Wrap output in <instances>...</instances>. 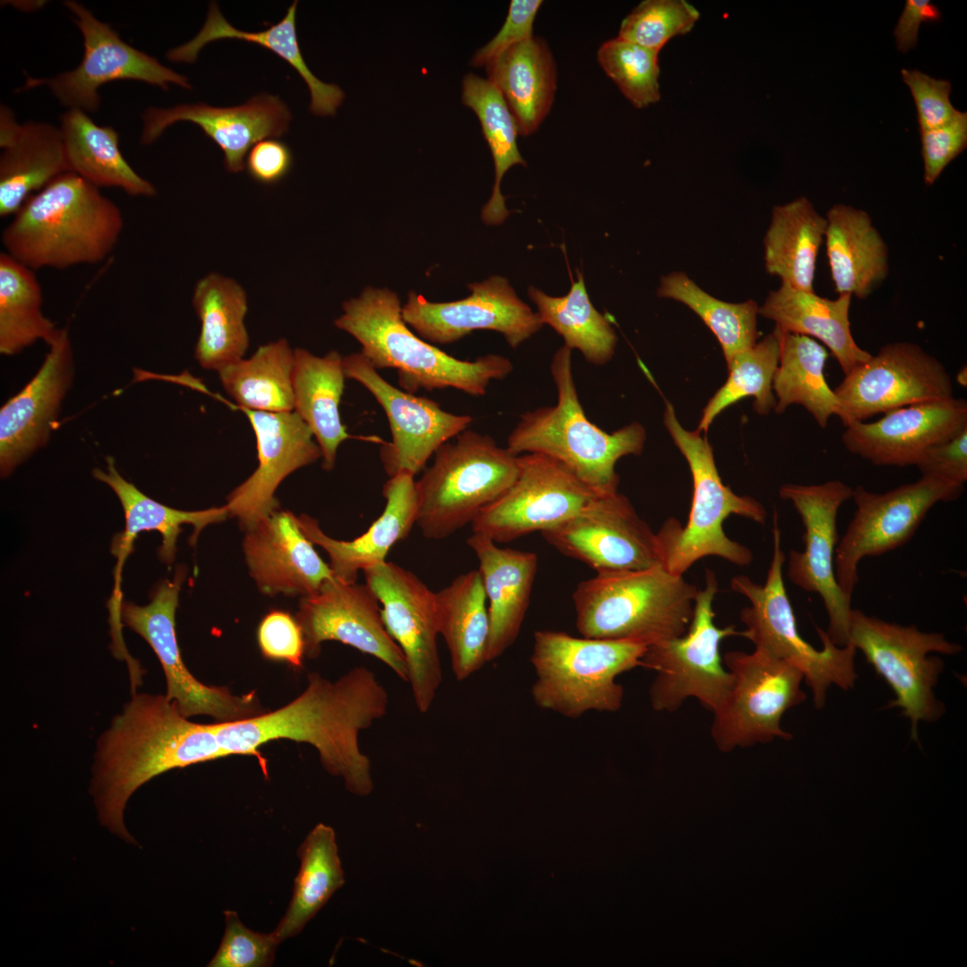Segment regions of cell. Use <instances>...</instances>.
Here are the masks:
<instances>
[{
	"instance_id": "cell-1",
	"label": "cell",
	"mask_w": 967,
	"mask_h": 967,
	"mask_svg": "<svg viewBox=\"0 0 967 967\" xmlns=\"http://www.w3.org/2000/svg\"><path fill=\"white\" fill-rule=\"evenodd\" d=\"M307 681L298 697L278 709L242 721L213 723L220 748L227 757H255L267 778V760L260 747L278 740L307 743L317 750L324 769L343 779L349 792L369 795L373 790L371 760L361 750L359 734L387 714V689L365 666H356L336 680L311 672Z\"/></svg>"
},
{
	"instance_id": "cell-2",
	"label": "cell",
	"mask_w": 967,
	"mask_h": 967,
	"mask_svg": "<svg viewBox=\"0 0 967 967\" xmlns=\"http://www.w3.org/2000/svg\"><path fill=\"white\" fill-rule=\"evenodd\" d=\"M226 757L213 723L191 721L166 695L133 693L98 740L90 790L100 823L135 843L124 812L138 788L167 771Z\"/></svg>"
},
{
	"instance_id": "cell-3",
	"label": "cell",
	"mask_w": 967,
	"mask_h": 967,
	"mask_svg": "<svg viewBox=\"0 0 967 967\" xmlns=\"http://www.w3.org/2000/svg\"><path fill=\"white\" fill-rule=\"evenodd\" d=\"M119 207L73 172L32 194L2 232L4 252L33 270L96 264L116 246Z\"/></svg>"
},
{
	"instance_id": "cell-4",
	"label": "cell",
	"mask_w": 967,
	"mask_h": 967,
	"mask_svg": "<svg viewBox=\"0 0 967 967\" xmlns=\"http://www.w3.org/2000/svg\"><path fill=\"white\" fill-rule=\"evenodd\" d=\"M342 309L335 326L359 342L360 353L376 370L396 369L398 384L407 392L453 388L480 397L492 381L503 380L513 370L510 360L500 355L460 360L423 340L405 322L397 294L387 288L369 287Z\"/></svg>"
},
{
	"instance_id": "cell-5",
	"label": "cell",
	"mask_w": 967,
	"mask_h": 967,
	"mask_svg": "<svg viewBox=\"0 0 967 967\" xmlns=\"http://www.w3.org/2000/svg\"><path fill=\"white\" fill-rule=\"evenodd\" d=\"M571 351L562 346L552 359L556 404L522 414L508 437L507 449L516 456H548L598 494L616 492L620 483L616 464L624 456L642 453L646 432L633 422L608 433L586 417L575 384Z\"/></svg>"
},
{
	"instance_id": "cell-6",
	"label": "cell",
	"mask_w": 967,
	"mask_h": 967,
	"mask_svg": "<svg viewBox=\"0 0 967 967\" xmlns=\"http://www.w3.org/2000/svg\"><path fill=\"white\" fill-rule=\"evenodd\" d=\"M698 588L654 567L596 574L578 584L572 600L582 637L646 646L684 635Z\"/></svg>"
},
{
	"instance_id": "cell-7",
	"label": "cell",
	"mask_w": 967,
	"mask_h": 967,
	"mask_svg": "<svg viewBox=\"0 0 967 967\" xmlns=\"http://www.w3.org/2000/svg\"><path fill=\"white\" fill-rule=\"evenodd\" d=\"M663 424L674 444L686 458L693 480V497L685 525L669 518L655 533L660 565L683 576L697 561L716 556L744 567L753 560L751 551L729 538L723 527L731 515L764 524L766 511L750 496H740L723 484L715 462L712 446L701 432L686 430L677 419L672 403L665 400Z\"/></svg>"
},
{
	"instance_id": "cell-8",
	"label": "cell",
	"mask_w": 967,
	"mask_h": 967,
	"mask_svg": "<svg viewBox=\"0 0 967 967\" xmlns=\"http://www.w3.org/2000/svg\"><path fill=\"white\" fill-rule=\"evenodd\" d=\"M646 646L637 641L536 630L530 657L535 674L533 700L541 709L572 719L589 711L617 712L624 690L616 679L641 666Z\"/></svg>"
},
{
	"instance_id": "cell-9",
	"label": "cell",
	"mask_w": 967,
	"mask_h": 967,
	"mask_svg": "<svg viewBox=\"0 0 967 967\" xmlns=\"http://www.w3.org/2000/svg\"><path fill=\"white\" fill-rule=\"evenodd\" d=\"M785 560L774 512L773 556L765 584L758 585L745 575L735 576L731 580L732 590L748 598L750 603L740 613L746 627L741 636L750 640L755 649L798 668L813 693L816 707L822 709L832 685L844 690L853 688L858 677L854 666L857 649L850 644L835 645L826 631L818 627L821 650L802 638L783 578Z\"/></svg>"
},
{
	"instance_id": "cell-10",
	"label": "cell",
	"mask_w": 967,
	"mask_h": 967,
	"mask_svg": "<svg viewBox=\"0 0 967 967\" xmlns=\"http://www.w3.org/2000/svg\"><path fill=\"white\" fill-rule=\"evenodd\" d=\"M518 474V456L487 434L463 431L439 448L415 481L416 526L426 539L448 538L501 497Z\"/></svg>"
},
{
	"instance_id": "cell-11",
	"label": "cell",
	"mask_w": 967,
	"mask_h": 967,
	"mask_svg": "<svg viewBox=\"0 0 967 967\" xmlns=\"http://www.w3.org/2000/svg\"><path fill=\"white\" fill-rule=\"evenodd\" d=\"M717 592L716 577L707 569L687 632L646 646L641 666L656 673L649 688L654 710L674 712L689 697L697 698L714 714L724 705L732 679L723 665L720 646L724 638L741 636V632L734 625L715 626L713 603Z\"/></svg>"
},
{
	"instance_id": "cell-12",
	"label": "cell",
	"mask_w": 967,
	"mask_h": 967,
	"mask_svg": "<svg viewBox=\"0 0 967 967\" xmlns=\"http://www.w3.org/2000/svg\"><path fill=\"white\" fill-rule=\"evenodd\" d=\"M848 644L864 654L893 689L895 698L885 708L902 709L911 721V739L919 743V723L937 721L945 713L933 690L944 663L929 654L956 655L963 646L940 632L887 622L857 609L851 612Z\"/></svg>"
},
{
	"instance_id": "cell-13",
	"label": "cell",
	"mask_w": 967,
	"mask_h": 967,
	"mask_svg": "<svg viewBox=\"0 0 967 967\" xmlns=\"http://www.w3.org/2000/svg\"><path fill=\"white\" fill-rule=\"evenodd\" d=\"M723 661L732 683L724 705L714 714L711 734L716 747L727 752L776 737L790 740L781 719L806 699L800 688L802 672L757 649L729 651Z\"/></svg>"
},
{
	"instance_id": "cell-14",
	"label": "cell",
	"mask_w": 967,
	"mask_h": 967,
	"mask_svg": "<svg viewBox=\"0 0 967 967\" xmlns=\"http://www.w3.org/2000/svg\"><path fill=\"white\" fill-rule=\"evenodd\" d=\"M184 576L180 569L173 580L161 582L147 605L122 601L121 621L141 636L156 654L166 677V697L184 716L208 715L217 723H227L265 713L255 690L234 695L227 687L201 682L185 666L175 631V612Z\"/></svg>"
},
{
	"instance_id": "cell-15",
	"label": "cell",
	"mask_w": 967,
	"mask_h": 967,
	"mask_svg": "<svg viewBox=\"0 0 967 967\" xmlns=\"http://www.w3.org/2000/svg\"><path fill=\"white\" fill-rule=\"evenodd\" d=\"M963 492L964 485L924 476L883 493L856 486L851 497L856 510L834 556L835 578L844 594L851 597L863 558L902 546L934 505L955 501Z\"/></svg>"
},
{
	"instance_id": "cell-16",
	"label": "cell",
	"mask_w": 967,
	"mask_h": 967,
	"mask_svg": "<svg viewBox=\"0 0 967 967\" xmlns=\"http://www.w3.org/2000/svg\"><path fill=\"white\" fill-rule=\"evenodd\" d=\"M511 486L470 524L473 533L508 543L568 520L598 494L566 466L540 453L518 455Z\"/></svg>"
},
{
	"instance_id": "cell-17",
	"label": "cell",
	"mask_w": 967,
	"mask_h": 967,
	"mask_svg": "<svg viewBox=\"0 0 967 967\" xmlns=\"http://www.w3.org/2000/svg\"><path fill=\"white\" fill-rule=\"evenodd\" d=\"M363 572L381 604L385 628L405 656L414 703L426 714L442 681L435 593L415 574L390 561Z\"/></svg>"
},
{
	"instance_id": "cell-18",
	"label": "cell",
	"mask_w": 967,
	"mask_h": 967,
	"mask_svg": "<svg viewBox=\"0 0 967 967\" xmlns=\"http://www.w3.org/2000/svg\"><path fill=\"white\" fill-rule=\"evenodd\" d=\"M853 489L838 479L820 484H784L779 490L804 526V550H791L787 576L801 589L820 595L828 616L826 633L837 646L848 645L851 600L835 578L834 556L839 542L837 515L852 497Z\"/></svg>"
},
{
	"instance_id": "cell-19",
	"label": "cell",
	"mask_w": 967,
	"mask_h": 967,
	"mask_svg": "<svg viewBox=\"0 0 967 967\" xmlns=\"http://www.w3.org/2000/svg\"><path fill=\"white\" fill-rule=\"evenodd\" d=\"M83 38V56L73 70L52 78L26 76L22 90L45 85L69 109L96 112L100 104L98 89L117 80H133L167 90L169 84L186 90V76L161 64L155 57L125 43L111 27L98 21L81 4L65 1Z\"/></svg>"
},
{
	"instance_id": "cell-20",
	"label": "cell",
	"mask_w": 967,
	"mask_h": 967,
	"mask_svg": "<svg viewBox=\"0 0 967 967\" xmlns=\"http://www.w3.org/2000/svg\"><path fill=\"white\" fill-rule=\"evenodd\" d=\"M834 391L844 426L909 405L954 397L952 379L943 364L908 341L883 346L845 375Z\"/></svg>"
},
{
	"instance_id": "cell-21",
	"label": "cell",
	"mask_w": 967,
	"mask_h": 967,
	"mask_svg": "<svg viewBox=\"0 0 967 967\" xmlns=\"http://www.w3.org/2000/svg\"><path fill=\"white\" fill-rule=\"evenodd\" d=\"M541 535L558 552L584 562L596 574L660 564L655 533L619 492L598 495L573 517Z\"/></svg>"
},
{
	"instance_id": "cell-22",
	"label": "cell",
	"mask_w": 967,
	"mask_h": 967,
	"mask_svg": "<svg viewBox=\"0 0 967 967\" xmlns=\"http://www.w3.org/2000/svg\"><path fill=\"white\" fill-rule=\"evenodd\" d=\"M346 378L365 388L389 420L391 441L380 450L389 477L406 472L416 475L444 443L468 429L473 418L443 410L427 398L402 390L387 381L361 353L343 356Z\"/></svg>"
},
{
	"instance_id": "cell-23",
	"label": "cell",
	"mask_w": 967,
	"mask_h": 967,
	"mask_svg": "<svg viewBox=\"0 0 967 967\" xmlns=\"http://www.w3.org/2000/svg\"><path fill=\"white\" fill-rule=\"evenodd\" d=\"M379 603L366 584L335 578L316 593L303 596L295 618L303 630L305 655L314 658L323 642L338 641L373 656L407 682L405 656L385 628Z\"/></svg>"
},
{
	"instance_id": "cell-24",
	"label": "cell",
	"mask_w": 967,
	"mask_h": 967,
	"mask_svg": "<svg viewBox=\"0 0 967 967\" xmlns=\"http://www.w3.org/2000/svg\"><path fill=\"white\" fill-rule=\"evenodd\" d=\"M470 295L452 302L433 303L413 291L402 306V317L423 338L437 344L454 343L475 330L500 332L512 348L543 325L538 313L518 298L507 278L493 276L469 284Z\"/></svg>"
},
{
	"instance_id": "cell-25",
	"label": "cell",
	"mask_w": 967,
	"mask_h": 967,
	"mask_svg": "<svg viewBox=\"0 0 967 967\" xmlns=\"http://www.w3.org/2000/svg\"><path fill=\"white\" fill-rule=\"evenodd\" d=\"M256 438L259 465L227 496L228 514L247 530L279 509L274 494L291 473L321 458L313 434L295 412L243 409Z\"/></svg>"
},
{
	"instance_id": "cell-26",
	"label": "cell",
	"mask_w": 967,
	"mask_h": 967,
	"mask_svg": "<svg viewBox=\"0 0 967 967\" xmlns=\"http://www.w3.org/2000/svg\"><path fill=\"white\" fill-rule=\"evenodd\" d=\"M967 427V402L954 397L917 403L877 421H854L842 441L848 451L876 466H915L923 452Z\"/></svg>"
},
{
	"instance_id": "cell-27",
	"label": "cell",
	"mask_w": 967,
	"mask_h": 967,
	"mask_svg": "<svg viewBox=\"0 0 967 967\" xmlns=\"http://www.w3.org/2000/svg\"><path fill=\"white\" fill-rule=\"evenodd\" d=\"M291 119L288 107L278 97L267 93L234 107L197 103L150 107L142 115L141 142L152 143L176 122H192L221 148L227 170L237 173L244 167L246 152L261 140L285 134Z\"/></svg>"
},
{
	"instance_id": "cell-28",
	"label": "cell",
	"mask_w": 967,
	"mask_h": 967,
	"mask_svg": "<svg viewBox=\"0 0 967 967\" xmlns=\"http://www.w3.org/2000/svg\"><path fill=\"white\" fill-rule=\"evenodd\" d=\"M35 376L0 410V468L3 476L45 446L57 421L73 375L66 329H58Z\"/></svg>"
},
{
	"instance_id": "cell-29",
	"label": "cell",
	"mask_w": 967,
	"mask_h": 967,
	"mask_svg": "<svg viewBox=\"0 0 967 967\" xmlns=\"http://www.w3.org/2000/svg\"><path fill=\"white\" fill-rule=\"evenodd\" d=\"M243 548L250 574L265 595L307 596L334 578L290 511L278 509L247 530Z\"/></svg>"
},
{
	"instance_id": "cell-30",
	"label": "cell",
	"mask_w": 967,
	"mask_h": 967,
	"mask_svg": "<svg viewBox=\"0 0 967 967\" xmlns=\"http://www.w3.org/2000/svg\"><path fill=\"white\" fill-rule=\"evenodd\" d=\"M382 495L385 507L381 516L364 534L350 541L329 536L310 516H295L304 535L327 552L338 580L355 583L360 571L386 561L389 550L406 539L416 525L415 475L400 472L390 476L383 485Z\"/></svg>"
},
{
	"instance_id": "cell-31",
	"label": "cell",
	"mask_w": 967,
	"mask_h": 967,
	"mask_svg": "<svg viewBox=\"0 0 967 967\" xmlns=\"http://www.w3.org/2000/svg\"><path fill=\"white\" fill-rule=\"evenodd\" d=\"M0 216H13L32 195L70 172L60 128L42 122L18 124L0 108Z\"/></svg>"
},
{
	"instance_id": "cell-32",
	"label": "cell",
	"mask_w": 967,
	"mask_h": 967,
	"mask_svg": "<svg viewBox=\"0 0 967 967\" xmlns=\"http://www.w3.org/2000/svg\"><path fill=\"white\" fill-rule=\"evenodd\" d=\"M466 543L478 560L488 602V663L501 656L519 635L530 603L538 557L533 552L501 548L477 533H473Z\"/></svg>"
},
{
	"instance_id": "cell-33",
	"label": "cell",
	"mask_w": 967,
	"mask_h": 967,
	"mask_svg": "<svg viewBox=\"0 0 967 967\" xmlns=\"http://www.w3.org/2000/svg\"><path fill=\"white\" fill-rule=\"evenodd\" d=\"M93 475L108 485L118 497L124 509L125 526L116 534L111 543V552L116 557V588L111 603L117 605L122 600L119 587L122 566L133 550L138 534L143 531H158L162 536L158 550L160 559L170 564L176 553V542L181 526L191 524L193 533L191 543L194 544L201 531L210 524L223 521L229 514L226 505L201 510H179L158 502L141 492L133 484L124 479L117 471L112 457L107 458L106 470L96 468Z\"/></svg>"
},
{
	"instance_id": "cell-34",
	"label": "cell",
	"mask_w": 967,
	"mask_h": 967,
	"mask_svg": "<svg viewBox=\"0 0 967 967\" xmlns=\"http://www.w3.org/2000/svg\"><path fill=\"white\" fill-rule=\"evenodd\" d=\"M825 217L826 252L835 292L868 298L888 276L886 241L864 210L834 204Z\"/></svg>"
},
{
	"instance_id": "cell-35",
	"label": "cell",
	"mask_w": 967,
	"mask_h": 967,
	"mask_svg": "<svg viewBox=\"0 0 967 967\" xmlns=\"http://www.w3.org/2000/svg\"><path fill=\"white\" fill-rule=\"evenodd\" d=\"M852 296L838 295L834 299L814 292L781 285L768 293L758 314L774 321L780 329L815 338L837 360L844 376L867 362L871 354L854 340L851 329L850 308Z\"/></svg>"
},
{
	"instance_id": "cell-36",
	"label": "cell",
	"mask_w": 967,
	"mask_h": 967,
	"mask_svg": "<svg viewBox=\"0 0 967 967\" xmlns=\"http://www.w3.org/2000/svg\"><path fill=\"white\" fill-rule=\"evenodd\" d=\"M297 1H294L282 20L264 30L244 31L230 24L221 13L218 4L211 2L205 23L199 33L185 44L174 47L167 54L172 62L193 63L205 45L222 39H239L258 44L278 56L291 65L306 83L310 94V111L316 116H334L341 106L344 91L336 84L319 80L307 66L296 36L295 17Z\"/></svg>"
},
{
	"instance_id": "cell-37",
	"label": "cell",
	"mask_w": 967,
	"mask_h": 967,
	"mask_svg": "<svg viewBox=\"0 0 967 967\" xmlns=\"http://www.w3.org/2000/svg\"><path fill=\"white\" fill-rule=\"evenodd\" d=\"M488 81L501 92L524 136L535 133L552 106L556 65L547 43L532 37L486 66Z\"/></svg>"
},
{
	"instance_id": "cell-38",
	"label": "cell",
	"mask_w": 967,
	"mask_h": 967,
	"mask_svg": "<svg viewBox=\"0 0 967 967\" xmlns=\"http://www.w3.org/2000/svg\"><path fill=\"white\" fill-rule=\"evenodd\" d=\"M345 379L343 356L337 350L318 356L295 349L294 411L312 431L326 471L335 467L338 447L349 438L339 414Z\"/></svg>"
},
{
	"instance_id": "cell-39",
	"label": "cell",
	"mask_w": 967,
	"mask_h": 967,
	"mask_svg": "<svg viewBox=\"0 0 967 967\" xmlns=\"http://www.w3.org/2000/svg\"><path fill=\"white\" fill-rule=\"evenodd\" d=\"M435 603L439 635L446 642L455 679L462 681L487 663L490 617L479 570L462 573L436 592Z\"/></svg>"
},
{
	"instance_id": "cell-40",
	"label": "cell",
	"mask_w": 967,
	"mask_h": 967,
	"mask_svg": "<svg viewBox=\"0 0 967 967\" xmlns=\"http://www.w3.org/2000/svg\"><path fill=\"white\" fill-rule=\"evenodd\" d=\"M826 219L807 197L773 207L763 239L766 271L781 285L814 292L817 258L825 243Z\"/></svg>"
},
{
	"instance_id": "cell-41",
	"label": "cell",
	"mask_w": 967,
	"mask_h": 967,
	"mask_svg": "<svg viewBox=\"0 0 967 967\" xmlns=\"http://www.w3.org/2000/svg\"><path fill=\"white\" fill-rule=\"evenodd\" d=\"M192 304L201 321L194 352L199 364L218 372L243 359L249 347L244 288L233 278L210 273L196 283Z\"/></svg>"
},
{
	"instance_id": "cell-42",
	"label": "cell",
	"mask_w": 967,
	"mask_h": 967,
	"mask_svg": "<svg viewBox=\"0 0 967 967\" xmlns=\"http://www.w3.org/2000/svg\"><path fill=\"white\" fill-rule=\"evenodd\" d=\"M60 122L70 172L98 188H120L133 197L156 195L155 186L124 158L119 135L112 126L98 125L79 109H69Z\"/></svg>"
},
{
	"instance_id": "cell-43",
	"label": "cell",
	"mask_w": 967,
	"mask_h": 967,
	"mask_svg": "<svg viewBox=\"0 0 967 967\" xmlns=\"http://www.w3.org/2000/svg\"><path fill=\"white\" fill-rule=\"evenodd\" d=\"M774 332L780 346L772 385L777 398L775 413L782 414L790 405L800 404L820 427L826 428L830 417L840 413V402L824 375L828 352L810 337L783 331L776 326Z\"/></svg>"
},
{
	"instance_id": "cell-44",
	"label": "cell",
	"mask_w": 967,
	"mask_h": 967,
	"mask_svg": "<svg viewBox=\"0 0 967 967\" xmlns=\"http://www.w3.org/2000/svg\"><path fill=\"white\" fill-rule=\"evenodd\" d=\"M300 868L288 908L274 930L282 942L304 926L345 884L333 828L315 826L297 850Z\"/></svg>"
},
{
	"instance_id": "cell-45",
	"label": "cell",
	"mask_w": 967,
	"mask_h": 967,
	"mask_svg": "<svg viewBox=\"0 0 967 967\" xmlns=\"http://www.w3.org/2000/svg\"><path fill=\"white\" fill-rule=\"evenodd\" d=\"M294 363L295 350L280 338L218 372L222 387L242 409L287 413L295 408Z\"/></svg>"
},
{
	"instance_id": "cell-46",
	"label": "cell",
	"mask_w": 967,
	"mask_h": 967,
	"mask_svg": "<svg viewBox=\"0 0 967 967\" xmlns=\"http://www.w3.org/2000/svg\"><path fill=\"white\" fill-rule=\"evenodd\" d=\"M566 295L551 296L530 287L528 295L536 304L543 324L561 335L567 347L578 349L594 365H603L613 356L617 335L610 321L591 303L582 272Z\"/></svg>"
},
{
	"instance_id": "cell-47",
	"label": "cell",
	"mask_w": 967,
	"mask_h": 967,
	"mask_svg": "<svg viewBox=\"0 0 967 967\" xmlns=\"http://www.w3.org/2000/svg\"><path fill=\"white\" fill-rule=\"evenodd\" d=\"M462 102L477 116L494 164L492 193L481 217L487 225H499L509 214L501 192L503 175L515 165H526L517 144L518 127L502 95L488 80L466 74L462 82Z\"/></svg>"
},
{
	"instance_id": "cell-48",
	"label": "cell",
	"mask_w": 967,
	"mask_h": 967,
	"mask_svg": "<svg viewBox=\"0 0 967 967\" xmlns=\"http://www.w3.org/2000/svg\"><path fill=\"white\" fill-rule=\"evenodd\" d=\"M42 289L34 270L0 253V352L13 355L38 340L47 345L59 329L42 312Z\"/></svg>"
},
{
	"instance_id": "cell-49",
	"label": "cell",
	"mask_w": 967,
	"mask_h": 967,
	"mask_svg": "<svg viewBox=\"0 0 967 967\" xmlns=\"http://www.w3.org/2000/svg\"><path fill=\"white\" fill-rule=\"evenodd\" d=\"M657 295L684 304L701 318L720 343L726 364L736 354L756 344L759 306L754 300L724 302L706 293L682 271L662 277Z\"/></svg>"
},
{
	"instance_id": "cell-50",
	"label": "cell",
	"mask_w": 967,
	"mask_h": 967,
	"mask_svg": "<svg viewBox=\"0 0 967 967\" xmlns=\"http://www.w3.org/2000/svg\"><path fill=\"white\" fill-rule=\"evenodd\" d=\"M780 346L776 334H767L761 341L736 354L727 364L729 376L703 409L697 431L707 432L714 419L725 408L745 397H753L754 410L766 415L774 409L773 379L779 363Z\"/></svg>"
},
{
	"instance_id": "cell-51",
	"label": "cell",
	"mask_w": 967,
	"mask_h": 967,
	"mask_svg": "<svg viewBox=\"0 0 967 967\" xmlns=\"http://www.w3.org/2000/svg\"><path fill=\"white\" fill-rule=\"evenodd\" d=\"M658 54L617 37L601 45L597 59L631 104L643 108L661 98Z\"/></svg>"
},
{
	"instance_id": "cell-52",
	"label": "cell",
	"mask_w": 967,
	"mask_h": 967,
	"mask_svg": "<svg viewBox=\"0 0 967 967\" xmlns=\"http://www.w3.org/2000/svg\"><path fill=\"white\" fill-rule=\"evenodd\" d=\"M699 16L685 0H645L622 20L618 37L659 53L672 38L689 33Z\"/></svg>"
},
{
	"instance_id": "cell-53",
	"label": "cell",
	"mask_w": 967,
	"mask_h": 967,
	"mask_svg": "<svg viewBox=\"0 0 967 967\" xmlns=\"http://www.w3.org/2000/svg\"><path fill=\"white\" fill-rule=\"evenodd\" d=\"M225 932L210 967L271 966L280 939L273 932L259 933L245 927L235 911H225Z\"/></svg>"
},
{
	"instance_id": "cell-54",
	"label": "cell",
	"mask_w": 967,
	"mask_h": 967,
	"mask_svg": "<svg viewBox=\"0 0 967 967\" xmlns=\"http://www.w3.org/2000/svg\"><path fill=\"white\" fill-rule=\"evenodd\" d=\"M257 641L264 658L287 663L295 670L303 667L305 644L295 617L281 610H272L261 620Z\"/></svg>"
},
{
	"instance_id": "cell-55",
	"label": "cell",
	"mask_w": 967,
	"mask_h": 967,
	"mask_svg": "<svg viewBox=\"0 0 967 967\" xmlns=\"http://www.w3.org/2000/svg\"><path fill=\"white\" fill-rule=\"evenodd\" d=\"M901 75L913 98L920 132L940 127L958 114L951 100V82L936 79L917 69H902Z\"/></svg>"
},
{
	"instance_id": "cell-56",
	"label": "cell",
	"mask_w": 967,
	"mask_h": 967,
	"mask_svg": "<svg viewBox=\"0 0 967 967\" xmlns=\"http://www.w3.org/2000/svg\"><path fill=\"white\" fill-rule=\"evenodd\" d=\"M924 182L932 185L944 169L967 147V113L960 111L949 123L920 132Z\"/></svg>"
},
{
	"instance_id": "cell-57",
	"label": "cell",
	"mask_w": 967,
	"mask_h": 967,
	"mask_svg": "<svg viewBox=\"0 0 967 967\" xmlns=\"http://www.w3.org/2000/svg\"><path fill=\"white\" fill-rule=\"evenodd\" d=\"M542 4L541 0H512L501 29L475 53L470 64L486 66L512 46L532 38L533 23Z\"/></svg>"
},
{
	"instance_id": "cell-58",
	"label": "cell",
	"mask_w": 967,
	"mask_h": 967,
	"mask_svg": "<svg viewBox=\"0 0 967 967\" xmlns=\"http://www.w3.org/2000/svg\"><path fill=\"white\" fill-rule=\"evenodd\" d=\"M921 476L964 485L967 481V427L926 449L915 465Z\"/></svg>"
},
{
	"instance_id": "cell-59",
	"label": "cell",
	"mask_w": 967,
	"mask_h": 967,
	"mask_svg": "<svg viewBox=\"0 0 967 967\" xmlns=\"http://www.w3.org/2000/svg\"><path fill=\"white\" fill-rule=\"evenodd\" d=\"M245 164L249 175L254 181L271 185L280 182L289 173L293 155L282 141L264 139L250 149Z\"/></svg>"
},
{
	"instance_id": "cell-60",
	"label": "cell",
	"mask_w": 967,
	"mask_h": 967,
	"mask_svg": "<svg viewBox=\"0 0 967 967\" xmlns=\"http://www.w3.org/2000/svg\"><path fill=\"white\" fill-rule=\"evenodd\" d=\"M941 19L938 7L929 0H907L894 30L897 49L905 54L913 49L918 42V33L922 22H934Z\"/></svg>"
},
{
	"instance_id": "cell-61",
	"label": "cell",
	"mask_w": 967,
	"mask_h": 967,
	"mask_svg": "<svg viewBox=\"0 0 967 967\" xmlns=\"http://www.w3.org/2000/svg\"><path fill=\"white\" fill-rule=\"evenodd\" d=\"M956 381H957V382H958L959 384H961L962 386H964V387H965V386L967 385V371H966V366H963V368H962V369H961V370H960V371L958 372V373H957V375H956Z\"/></svg>"
}]
</instances>
